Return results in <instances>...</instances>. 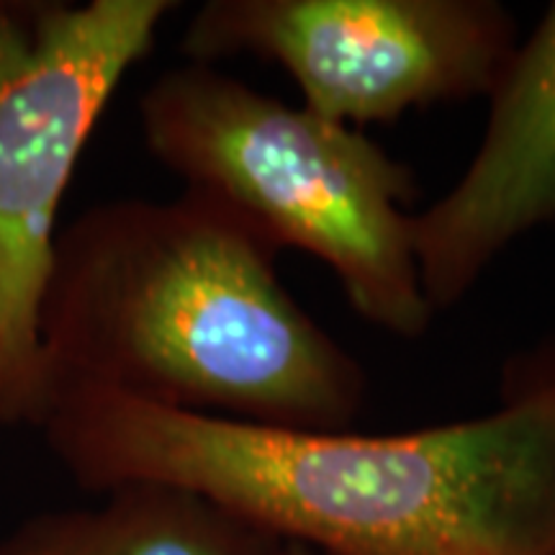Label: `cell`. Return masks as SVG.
<instances>
[{"label":"cell","mask_w":555,"mask_h":555,"mask_svg":"<svg viewBox=\"0 0 555 555\" xmlns=\"http://www.w3.org/2000/svg\"><path fill=\"white\" fill-rule=\"evenodd\" d=\"M278 255L191 191L82 211L57 234L39 307L47 414L93 388L260 427L352 429L363 365L288 294Z\"/></svg>","instance_id":"cell-2"},{"label":"cell","mask_w":555,"mask_h":555,"mask_svg":"<svg viewBox=\"0 0 555 555\" xmlns=\"http://www.w3.org/2000/svg\"><path fill=\"white\" fill-rule=\"evenodd\" d=\"M283 540L191 491L131 483L99 509L39 515L0 555H278Z\"/></svg>","instance_id":"cell-7"},{"label":"cell","mask_w":555,"mask_h":555,"mask_svg":"<svg viewBox=\"0 0 555 555\" xmlns=\"http://www.w3.org/2000/svg\"><path fill=\"white\" fill-rule=\"evenodd\" d=\"M555 221V3L489 95V121L450 191L414 214L435 311L453 309L515 242Z\"/></svg>","instance_id":"cell-6"},{"label":"cell","mask_w":555,"mask_h":555,"mask_svg":"<svg viewBox=\"0 0 555 555\" xmlns=\"http://www.w3.org/2000/svg\"><path fill=\"white\" fill-rule=\"evenodd\" d=\"M278 555H317V553H311L309 547H304V545H296V543H283L281 553H278Z\"/></svg>","instance_id":"cell-8"},{"label":"cell","mask_w":555,"mask_h":555,"mask_svg":"<svg viewBox=\"0 0 555 555\" xmlns=\"http://www.w3.org/2000/svg\"><path fill=\"white\" fill-rule=\"evenodd\" d=\"M88 491H191L317 555H555V335L506 360L499 404L397 435L275 429L67 391L41 425Z\"/></svg>","instance_id":"cell-1"},{"label":"cell","mask_w":555,"mask_h":555,"mask_svg":"<svg viewBox=\"0 0 555 555\" xmlns=\"http://www.w3.org/2000/svg\"><path fill=\"white\" fill-rule=\"evenodd\" d=\"M150 155L245 221L278 253L327 266L350 307L399 339L437 311L414 253V170L347 124L311 114L211 65L163 73L139 99Z\"/></svg>","instance_id":"cell-3"},{"label":"cell","mask_w":555,"mask_h":555,"mask_svg":"<svg viewBox=\"0 0 555 555\" xmlns=\"http://www.w3.org/2000/svg\"><path fill=\"white\" fill-rule=\"evenodd\" d=\"M0 427H3V425H0Z\"/></svg>","instance_id":"cell-9"},{"label":"cell","mask_w":555,"mask_h":555,"mask_svg":"<svg viewBox=\"0 0 555 555\" xmlns=\"http://www.w3.org/2000/svg\"><path fill=\"white\" fill-rule=\"evenodd\" d=\"M172 0H0V425H44L39 307L57 211L111 95Z\"/></svg>","instance_id":"cell-4"},{"label":"cell","mask_w":555,"mask_h":555,"mask_svg":"<svg viewBox=\"0 0 555 555\" xmlns=\"http://www.w3.org/2000/svg\"><path fill=\"white\" fill-rule=\"evenodd\" d=\"M519 47L496 0H208L180 52L196 65H278L322 119L363 127L486 99Z\"/></svg>","instance_id":"cell-5"}]
</instances>
